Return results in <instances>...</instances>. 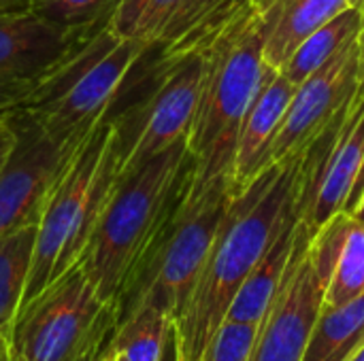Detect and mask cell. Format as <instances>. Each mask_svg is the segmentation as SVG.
<instances>
[{"mask_svg": "<svg viewBox=\"0 0 364 361\" xmlns=\"http://www.w3.org/2000/svg\"><path fill=\"white\" fill-rule=\"evenodd\" d=\"M364 347V294L341 304L322 306L303 361H350Z\"/></svg>", "mask_w": 364, "mask_h": 361, "instance_id": "ac0fdd59", "label": "cell"}, {"mask_svg": "<svg viewBox=\"0 0 364 361\" xmlns=\"http://www.w3.org/2000/svg\"><path fill=\"white\" fill-rule=\"evenodd\" d=\"M192 172L194 160L183 140L117 174L79 262L105 302H115L128 274L186 194Z\"/></svg>", "mask_w": 364, "mask_h": 361, "instance_id": "3957f363", "label": "cell"}, {"mask_svg": "<svg viewBox=\"0 0 364 361\" xmlns=\"http://www.w3.org/2000/svg\"><path fill=\"white\" fill-rule=\"evenodd\" d=\"M350 6H354V9H358V11L364 13V0H350Z\"/></svg>", "mask_w": 364, "mask_h": 361, "instance_id": "4dcf8cb0", "label": "cell"}, {"mask_svg": "<svg viewBox=\"0 0 364 361\" xmlns=\"http://www.w3.org/2000/svg\"><path fill=\"white\" fill-rule=\"evenodd\" d=\"M271 0H252V4H254V9H262V6H267Z\"/></svg>", "mask_w": 364, "mask_h": 361, "instance_id": "1f68e13d", "label": "cell"}, {"mask_svg": "<svg viewBox=\"0 0 364 361\" xmlns=\"http://www.w3.org/2000/svg\"><path fill=\"white\" fill-rule=\"evenodd\" d=\"M364 294V223L350 219L322 306H341Z\"/></svg>", "mask_w": 364, "mask_h": 361, "instance_id": "7402d4cb", "label": "cell"}, {"mask_svg": "<svg viewBox=\"0 0 364 361\" xmlns=\"http://www.w3.org/2000/svg\"><path fill=\"white\" fill-rule=\"evenodd\" d=\"M239 0H117L109 28L154 51L181 47L224 17Z\"/></svg>", "mask_w": 364, "mask_h": 361, "instance_id": "5bb4252c", "label": "cell"}, {"mask_svg": "<svg viewBox=\"0 0 364 361\" xmlns=\"http://www.w3.org/2000/svg\"><path fill=\"white\" fill-rule=\"evenodd\" d=\"M160 361H179V355H177V330H175V321L171 323V328L166 332Z\"/></svg>", "mask_w": 364, "mask_h": 361, "instance_id": "4316f807", "label": "cell"}, {"mask_svg": "<svg viewBox=\"0 0 364 361\" xmlns=\"http://www.w3.org/2000/svg\"><path fill=\"white\" fill-rule=\"evenodd\" d=\"M296 85L288 81L282 70L271 66L267 68L264 79L252 104L247 106L237 132V145L230 168L235 194L245 189L264 168H269V149L284 121Z\"/></svg>", "mask_w": 364, "mask_h": 361, "instance_id": "9a60e30c", "label": "cell"}, {"mask_svg": "<svg viewBox=\"0 0 364 361\" xmlns=\"http://www.w3.org/2000/svg\"><path fill=\"white\" fill-rule=\"evenodd\" d=\"M354 221H360V223H364V191L363 196H360V200H358V204H356V209L352 211V215H350Z\"/></svg>", "mask_w": 364, "mask_h": 361, "instance_id": "83f0119b", "label": "cell"}, {"mask_svg": "<svg viewBox=\"0 0 364 361\" xmlns=\"http://www.w3.org/2000/svg\"><path fill=\"white\" fill-rule=\"evenodd\" d=\"M13 145L0 168V236L36 223L77 145L51 138L30 115L6 111Z\"/></svg>", "mask_w": 364, "mask_h": 361, "instance_id": "8fae6325", "label": "cell"}, {"mask_svg": "<svg viewBox=\"0 0 364 361\" xmlns=\"http://www.w3.org/2000/svg\"><path fill=\"white\" fill-rule=\"evenodd\" d=\"M358 87V43H350L294 91L271 143L267 164L301 160L305 151L350 109Z\"/></svg>", "mask_w": 364, "mask_h": 361, "instance_id": "7c38bea8", "label": "cell"}, {"mask_svg": "<svg viewBox=\"0 0 364 361\" xmlns=\"http://www.w3.org/2000/svg\"><path fill=\"white\" fill-rule=\"evenodd\" d=\"M0 361H9V343H6V338H0Z\"/></svg>", "mask_w": 364, "mask_h": 361, "instance_id": "f546056e", "label": "cell"}, {"mask_svg": "<svg viewBox=\"0 0 364 361\" xmlns=\"http://www.w3.org/2000/svg\"><path fill=\"white\" fill-rule=\"evenodd\" d=\"M87 34L53 26L30 11H0V113L30 96Z\"/></svg>", "mask_w": 364, "mask_h": 361, "instance_id": "4fadbf2b", "label": "cell"}, {"mask_svg": "<svg viewBox=\"0 0 364 361\" xmlns=\"http://www.w3.org/2000/svg\"><path fill=\"white\" fill-rule=\"evenodd\" d=\"M296 236H299V213L294 206L288 219L284 221L279 234L275 236L267 253L260 257V262L256 264V268L250 272L239 294L235 296L226 321L260 326L286 274V268L294 253Z\"/></svg>", "mask_w": 364, "mask_h": 361, "instance_id": "e0dca14e", "label": "cell"}, {"mask_svg": "<svg viewBox=\"0 0 364 361\" xmlns=\"http://www.w3.org/2000/svg\"><path fill=\"white\" fill-rule=\"evenodd\" d=\"M173 319L166 315L143 309L130 319L115 326L111 338L107 340L102 355H122L126 361H160L166 332Z\"/></svg>", "mask_w": 364, "mask_h": 361, "instance_id": "44dd1931", "label": "cell"}, {"mask_svg": "<svg viewBox=\"0 0 364 361\" xmlns=\"http://www.w3.org/2000/svg\"><path fill=\"white\" fill-rule=\"evenodd\" d=\"M111 361H126V360H124L122 355H117V353H115V355H111Z\"/></svg>", "mask_w": 364, "mask_h": 361, "instance_id": "836d02e7", "label": "cell"}, {"mask_svg": "<svg viewBox=\"0 0 364 361\" xmlns=\"http://www.w3.org/2000/svg\"><path fill=\"white\" fill-rule=\"evenodd\" d=\"M115 126L105 117L75 149L36 221L21 306L81 262L117 179Z\"/></svg>", "mask_w": 364, "mask_h": 361, "instance_id": "5b68a950", "label": "cell"}, {"mask_svg": "<svg viewBox=\"0 0 364 361\" xmlns=\"http://www.w3.org/2000/svg\"><path fill=\"white\" fill-rule=\"evenodd\" d=\"M360 26H363V11L354 6L343 9L337 17H333L322 28H318L311 36H307L279 70L288 81H292L299 87L333 55H337L350 43H354L358 38Z\"/></svg>", "mask_w": 364, "mask_h": 361, "instance_id": "d6986e66", "label": "cell"}, {"mask_svg": "<svg viewBox=\"0 0 364 361\" xmlns=\"http://www.w3.org/2000/svg\"><path fill=\"white\" fill-rule=\"evenodd\" d=\"M301 160L271 164L232 196L205 266L175 319L179 361H203L241 285L296 206Z\"/></svg>", "mask_w": 364, "mask_h": 361, "instance_id": "6da1fadb", "label": "cell"}, {"mask_svg": "<svg viewBox=\"0 0 364 361\" xmlns=\"http://www.w3.org/2000/svg\"><path fill=\"white\" fill-rule=\"evenodd\" d=\"M149 51L154 49L115 34L105 21L15 109L51 138L77 145L111 115L124 83Z\"/></svg>", "mask_w": 364, "mask_h": 361, "instance_id": "8992f818", "label": "cell"}, {"mask_svg": "<svg viewBox=\"0 0 364 361\" xmlns=\"http://www.w3.org/2000/svg\"><path fill=\"white\" fill-rule=\"evenodd\" d=\"M11 145H13V128H11V119H9V113H0V168L11 151Z\"/></svg>", "mask_w": 364, "mask_h": 361, "instance_id": "d4e9b609", "label": "cell"}, {"mask_svg": "<svg viewBox=\"0 0 364 361\" xmlns=\"http://www.w3.org/2000/svg\"><path fill=\"white\" fill-rule=\"evenodd\" d=\"M205 79L188 136L192 185L230 174L237 132L264 72L262 23L252 0H239L203 36Z\"/></svg>", "mask_w": 364, "mask_h": 361, "instance_id": "7a4b0ae2", "label": "cell"}, {"mask_svg": "<svg viewBox=\"0 0 364 361\" xmlns=\"http://www.w3.org/2000/svg\"><path fill=\"white\" fill-rule=\"evenodd\" d=\"M235 196L230 174L205 185H188L166 223L154 236L113 306L119 326L143 309H154L177 319L218 236L228 204Z\"/></svg>", "mask_w": 364, "mask_h": 361, "instance_id": "277c9868", "label": "cell"}, {"mask_svg": "<svg viewBox=\"0 0 364 361\" xmlns=\"http://www.w3.org/2000/svg\"><path fill=\"white\" fill-rule=\"evenodd\" d=\"M205 32L188 45L156 51L143 94L115 117L109 115L115 126L117 174L188 140L205 79Z\"/></svg>", "mask_w": 364, "mask_h": 361, "instance_id": "52a82bcc", "label": "cell"}, {"mask_svg": "<svg viewBox=\"0 0 364 361\" xmlns=\"http://www.w3.org/2000/svg\"><path fill=\"white\" fill-rule=\"evenodd\" d=\"M34 240L36 223L0 236V338H9L21 309L32 266Z\"/></svg>", "mask_w": 364, "mask_h": 361, "instance_id": "ffe728a7", "label": "cell"}, {"mask_svg": "<svg viewBox=\"0 0 364 361\" xmlns=\"http://www.w3.org/2000/svg\"><path fill=\"white\" fill-rule=\"evenodd\" d=\"M23 0H0V11H21Z\"/></svg>", "mask_w": 364, "mask_h": 361, "instance_id": "f1b7e54d", "label": "cell"}, {"mask_svg": "<svg viewBox=\"0 0 364 361\" xmlns=\"http://www.w3.org/2000/svg\"><path fill=\"white\" fill-rule=\"evenodd\" d=\"M258 334V326L224 321L207 347L203 361H247Z\"/></svg>", "mask_w": 364, "mask_h": 361, "instance_id": "cb8c5ba5", "label": "cell"}, {"mask_svg": "<svg viewBox=\"0 0 364 361\" xmlns=\"http://www.w3.org/2000/svg\"><path fill=\"white\" fill-rule=\"evenodd\" d=\"M115 321V306L77 264L19 309L6 338L9 361H98Z\"/></svg>", "mask_w": 364, "mask_h": 361, "instance_id": "ba28073f", "label": "cell"}, {"mask_svg": "<svg viewBox=\"0 0 364 361\" xmlns=\"http://www.w3.org/2000/svg\"><path fill=\"white\" fill-rule=\"evenodd\" d=\"M364 191V98L301 157L296 213L314 238L333 217L352 215Z\"/></svg>", "mask_w": 364, "mask_h": 361, "instance_id": "30bf717a", "label": "cell"}, {"mask_svg": "<svg viewBox=\"0 0 364 361\" xmlns=\"http://www.w3.org/2000/svg\"><path fill=\"white\" fill-rule=\"evenodd\" d=\"M358 87H356V96L352 102H358L364 98V13H363V26H360V32H358Z\"/></svg>", "mask_w": 364, "mask_h": 361, "instance_id": "484cf974", "label": "cell"}, {"mask_svg": "<svg viewBox=\"0 0 364 361\" xmlns=\"http://www.w3.org/2000/svg\"><path fill=\"white\" fill-rule=\"evenodd\" d=\"M350 361H364V347L363 349H360V351H358V353H356V355H354V357H352V360Z\"/></svg>", "mask_w": 364, "mask_h": 361, "instance_id": "d6a6232c", "label": "cell"}, {"mask_svg": "<svg viewBox=\"0 0 364 361\" xmlns=\"http://www.w3.org/2000/svg\"><path fill=\"white\" fill-rule=\"evenodd\" d=\"M117 0H23L21 11L70 32H92L109 21Z\"/></svg>", "mask_w": 364, "mask_h": 361, "instance_id": "603a6c76", "label": "cell"}, {"mask_svg": "<svg viewBox=\"0 0 364 361\" xmlns=\"http://www.w3.org/2000/svg\"><path fill=\"white\" fill-rule=\"evenodd\" d=\"M348 6L350 0H271L267 6L256 9L262 23L267 66L279 70L307 36Z\"/></svg>", "mask_w": 364, "mask_h": 361, "instance_id": "2e32d148", "label": "cell"}, {"mask_svg": "<svg viewBox=\"0 0 364 361\" xmlns=\"http://www.w3.org/2000/svg\"><path fill=\"white\" fill-rule=\"evenodd\" d=\"M98 361H111V357H109V355H100V360Z\"/></svg>", "mask_w": 364, "mask_h": 361, "instance_id": "e575fe53", "label": "cell"}, {"mask_svg": "<svg viewBox=\"0 0 364 361\" xmlns=\"http://www.w3.org/2000/svg\"><path fill=\"white\" fill-rule=\"evenodd\" d=\"M350 219L346 213L333 217L314 238L299 219L294 253L247 361H303Z\"/></svg>", "mask_w": 364, "mask_h": 361, "instance_id": "9c48e42d", "label": "cell"}]
</instances>
